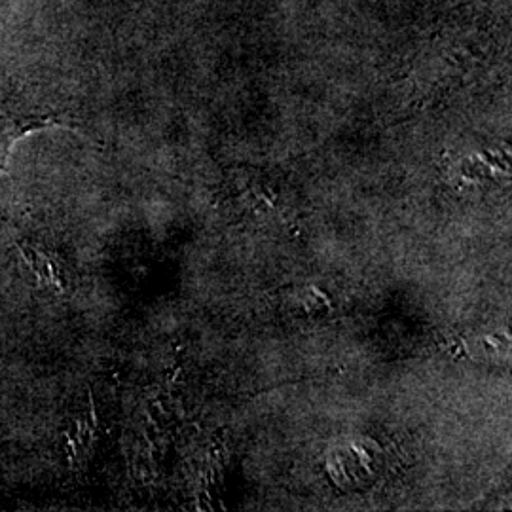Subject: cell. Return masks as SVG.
I'll list each match as a JSON object with an SVG mask.
<instances>
[{
  "mask_svg": "<svg viewBox=\"0 0 512 512\" xmlns=\"http://www.w3.org/2000/svg\"><path fill=\"white\" fill-rule=\"evenodd\" d=\"M48 120H35V118H6L0 116V171L8 164V158L12 154V148L23 135L29 131L48 126Z\"/></svg>",
  "mask_w": 512,
  "mask_h": 512,
  "instance_id": "cell-1",
  "label": "cell"
}]
</instances>
